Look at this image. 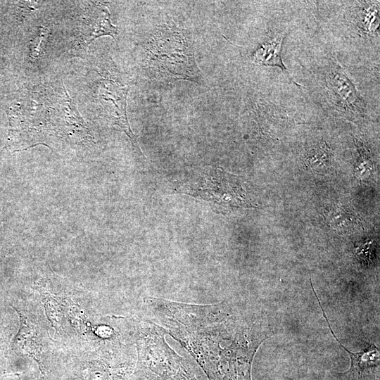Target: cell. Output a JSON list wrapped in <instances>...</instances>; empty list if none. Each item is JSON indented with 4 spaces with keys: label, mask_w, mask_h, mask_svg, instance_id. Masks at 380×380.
Wrapping results in <instances>:
<instances>
[{
    "label": "cell",
    "mask_w": 380,
    "mask_h": 380,
    "mask_svg": "<svg viewBox=\"0 0 380 380\" xmlns=\"http://www.w3.org/2000/svg\"><path fill=\"white\" fill-rule=\"evenodd\" d=\"M35 289L58 342L77 352L104 348L117 339L118 332L113 327L97 322L83 291L52 278H45Z\"/></svg>",
    "instance_id": "cell-1"
},
{
    "label": "cell",
    "mask_w": 380,
    "mask_h": 380,
    "mask_svg": "<svg viewBox=\"0 0 380 380\" xmlns=\"http://www.w3.org/2000/svg\"><path fill=\"white\" fill-rule=\"evenodd\" d=\"M133 334L137 359L128 380H198L184 360L165 343L158 327L139 322Z\"/></svg>",
    "instance_id": "cell-2"
},
{
    "label": "cell",
    "mask_w": 380,
    "mask_h": 380,
    "mask_svg": "<svg viewBox=\"0 0 380 380\" xmlns=\"http://www.w3.org/2000/svg\"><path fill=\"white\" fill-rule=\"evenodd\" d=\"M144 64L148 75L158 80H200L191 43L178 29L163 27L150 39Z\"/></svg>",
    "instance_id": "cell-3"
},
{
    "label": "cell",
    "mask_w": 380,
    "mask_h": 380,
    "mask_svg": "<svg viewBox=\"0 0 380 380\" xmlns=\"http://www.w3.org/2000/svg\"><path fill=\"white\" fill-rule=\"evenodd\" d=\"M16 312L19 326L12 338L10 349L15 359L27 358L38 366L40 374H55L58 368L52 348L53 340L46 323L35 312L18 303H10Z\"/></svg>",
    "instance_id": "cell-4"
},
{
    "label": "cell",
    "mask_w": 380,
    "mask_h": 380,
    "mask_svg": "<svg viewBox=\"0 0 380 380\" xmlns=\"http://www.w3.org/2000/svg\"><path fill=\"white\" fill-rule=\"evenodd\" d=\"M115 348L74 352L65 363L63 380H128L135 362Z\"/></svg>",
    "instance_id": "cell-5"
},
{
    "label": "cell",
    "mask_w": 380,
    "mask_h": 380,
    "mask_svg": "<svg viewBox=\"0 0 380 380\" xmlns=\"http://www.w3.org/2000/svg\"><path fill=\"white\" fill-rule=\"evenodd\" d=\"M324 85L330 102L346 115L360 117L365 115V104L343 68L331 63L324 70Z\"/></svg>",
    "instance_id": "cell-6"
},
{
    "label": "cell",
    "mask_w": 380,
    "mask_h": 380,
    "mask_svg": "<svg viewBox=\"0 0 380 380\" xmlns=\"http://www.w3.org/2000/svg\"><path fill=\"white\" fill-rule=\"evenodd\" d=\"M128 90V86L110 77H104L100 80L98 98L110 123L123 130L129 137L134 148L142 154L137 137L131 130L127 117L126 100Z\"/></svg>",
    "instance_id": "cell-7"
},
{
    "label": "cell",
    "mask_w": 380,
    "mask_h": 380,
    "mask_svg": "<svg viewBox=\"0 0 380 380\" xmlns=\"http://www.w3.org/2000/svg\"><path fill=\"white\" fill-rule=\"evenodd\" d=\"M205 179L202 182L203 185L198 189L188 190L189 194L195 196H200L209 201L213 205H229L231 207H242L249 205L244 196L230 194L229 191L240 190L241 187L237 185L230 184L235 177L227 174L224 172L217 170L212 172H206Z\"/></svg>",
    "instance_id": "cell-8"
},
{
    "label": "cell",
    "mask_w": 380,
    "mask_h": 380,
    "mask_svg": "<svg viewBox=\"0 0 380 380\" xmlns=\"http://www.w3.org/2000/svg\"><path fill=\"white\" fill-rule=\"evenodd\" d=\"M313 293L317 298L319 305L323 313L328 327L331 331L334 338L339 343V345L348 353V355L351 360V365L350 369L344 373H338L346 380H363L365 374L367 370L376 367L379 365V350L374 344H369L368 346L358 352L353 353L348 350L337 338L335 336L331 326L328 322V319L326 316V313L321 305L320 300L315 293L314 288H312Z\"/></svg>",
    "instance_id": "cell-9"
},
{
    "label": "cell",
    "mask_w": 380,
    "mask_h": 380,
    "mask_svg": "<svg viewBox=\"0 0 380 380\" xmlns=\"http://www.w3.org/2000/svg\"><path fill=\"white\" fill-rule=\"evenodd\" d=\"M286 35L280 32L269 37L255 50L251 59L255 64L279 68L295 84L300 87L293 80L282 61V45Z\"/></svg>",
    "instance_id": "cell-10"
},
{
    "label": "cell",
    "mask_w": 380,
    "mask_h": 380,
    "mask_svg": "<svg viewBox=\"0 0 380 380\" xmlns=\"http://www.w3.org/2000/svg\"><path fill=\"white\" fill-rule=\"evenodd\" d=\"M11 335V328L6 323L5 317L0 310V380H11L20 375L15 369V359L10 349Z\"/></svg>",
    "instance_id": "cell-11"
},
{
    "label": "cell",
    "mask_w": 380,
    "mask_h": 380,
    "mask_svg": "<svg viewBox=\"0 0 380 380\" xmlns=\"http://www.w3.org/2000/svg\"><path fill=\"white\" fill-rule=\"evenodd\" d=\"M357 11V28L362 37L379 36V1H360Z\"/></svg>",
    "instance_id": "cell-12"
},
{
    "label": "cell",
    "mask_w": 380,
    "mask_h": 380,
    "mask_svg": "<svg viewBox=\"0 0 380 380\" xmlns=\"http://www.w3.org/2000/svg\"><path fill=\"white\" fill-rule=\"evenodd\" d=\"M333 160V152L324 141L312 143L305 148L303 162L307 167L317 172H327Z\"/></svg>",
    "instance_id": "cell-13"
},
{
    "label": "cell",
    "mask_w": 380,
    "mask_h": 380,
    "mask_svg": "<svg viewBox=\"0 0 380 380\" xmlns=\"http://www.w3.org/2000/svg\"><path fill=\"white\" fill-rule=\"evenodd\" d=\"M327 222L331 227L341 230L353 229L357 224V217L344 208L336 207L325 216Z\"/></svg>",
    "instance_id": "cell-14"
},
{
    "label": "cell",
    "mask_w": 380,
    "mask_h": 380,
    "mask_svg": "<svg viewBox=\"0 0 380 380\" xmlns=\"http://www.w3.org/2000/svg\"><path fill=\"white\" fill-rule=\"evenodd\" d=\"M37 380H56V375L40 374V376Z\"/></svg>",
    "instance_id": "cell-15"
}]
</instances>
